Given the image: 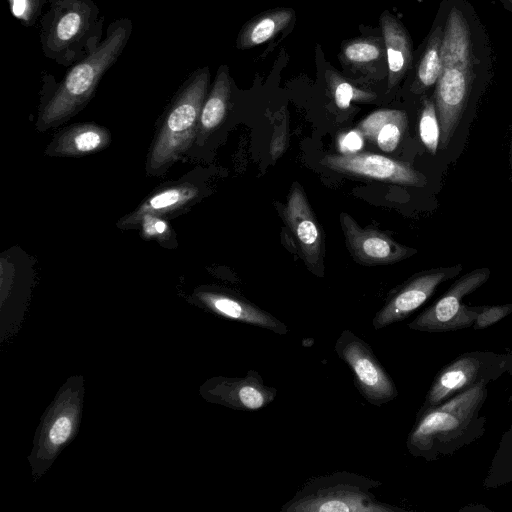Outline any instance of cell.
<instances>
[{"mask_svg":"<svg viewBox=\"0 0 512 512\" xmlns=\"http://www.w3.org/2000/svg\"><path fill=\"white\" fill-rule=\"evenodd\" d=\"M383 43L376 37L356 38L343 46L342 56L349 64H371L382 57L385 48Z\"/></svg>","mask_w":512,"mask_h":512,"instance_id":"25","label":"cell"},{"mask_svg":"<svg viewBox=\"0 0 512 512\" xmlns=\"http://www.w3.org/2000/svg\"><path fill=\"white\" fill-rule=\"evenodd\" d=\"M191 299L203 309L232 321L263 328L281 336L289 331L288 326L275 316L228 289L200 286L194 290Z\"/></svg>","mask_w":512,"mask_h":512,"instance_id":"16","label":"cell"},{"mask_svg":"<svg viewBox=\"0 0 512 512\" xmlns=\"http://www.w3.org/2000/svg\"><path fill=\"white\" fill-rule=\"evenodd\" d=\"M512 5V0H507Z\"/></svg>","mask_w":512,"mask_h":512,"instance_id":"34","label":"cell"},{"mask_svg":"<svg viewBox=\"0 0 512 512\" xmlns=\"http://www.w3.org/2000/svg\"><path fill=\"white\" fill-rule=\"evenodd\" d=\"M207 402L239 411H257L274 401L277 389L264 383L253 369L242 377L214 376L199 388Z\"/></svg>","mask_w":512,"mask_h":512,"instance_id":"14","label":"cell"},{"mask_svg":"<svg viewBox=\"0 0 512 512\" xmlns=\"http://www.w3.org/2000/svg\"><path fill=\"white\" fill-rule=\"evenodd\" d=\"M283 218L299 248L307 269L315 276L325 273V235L302 186L295 182L288 193Z\"/></svg>","mask_w":512,"mask_h":512,"instance_id":"12","label":"cell"},{"mask_svg":"<svg viewBox=\"0 0 512 512\" xmlns=\"http://www.w3.org/2000/svg\"><path fill=\"white\" fill-rule=\"evenodd\" d=\"M204 187L192 171L180 179L167 182L146 197L132 212L117 221V227L123 230L137 229L145 215H156L166 219L186 212L196 204L203 195Z\"/></svg>","mask_w":512,"mask_h":512,"instance_id":"15","label":"cell"},{"mask_svg":"<svg viewBox=\"0 0 512 512\" xmlns=\"http://www.w3.org/2000/svg\"><path fill=\"white\" fill-rule=\"evenodd\" d=\"M508 358H507V365H506V373L510 375L512 378V350L507 352Z\"/></svg>","mask_w":512,"mask_h":512,"instance_id":"33","label":"cell"},{"mask_svg":"<svg viewBox=\"0 0 512 512\" xmlns=\"http://www.w3.org/2000/svg\"><path fill=\"white\" fill-rule=\"evenodd\" d=\"M487 385L478 383L436 406L419 410L406 440L408 452L432 462L450 457L482 437L487 418L480 411L488 396Z\"/></svg>","mask_w":512,"mask_h":512,"instance_id":"2","label":"cell"},{"mask_svg":"<svg viewBox=\"0 0 512 512\" xmlns=\"http://www.w3.org/2000/svg\"><path fill=\"white\" fill-rule=\"evenodd\" d=\"M83 396V377L71 376L58 390L54 400L43 414L28 456L35 481L48 471L61 451L78 432Z\"/></svg>","mask_w":512,"mask_h":512,"instance_id":"7","label":"cell"},{"mask_svg":"<svg viewBox=\"0 0 512 512\" xmlns=\"http://www.w3.org/2000/svg\"><path fill=\"white\" fill-rule=\"evenodd\" d=\"M131 32L132 23L128 18L109 24L100 45L86 58L72 65L53 92L42 100L36 121L39 132L60 126L87 105L101 78L123 52Z\"/></svg>","mask_w":512,"mask_h":512,"instance_id":"3","label":"cell"},{"mask_svg":"<svg viewBox=\"0 0 512 512\" xmlns=\"http://www.w3.org/2000/svg\"><path fill=\"white\" fill-rule=\"evenodd\" d=\"M462 268L463 266L458 264L414 274L388 294L383 306L372 320L373 328L380 330L407 318L432 296L441 283L456 277Z\"/></svg>","mask_w":512,"mask_h":512,"instance_id":"11","label":"cell"},{"mask_svg":"<svg viewBox=\"0 0 512 512\" xmlns=\"http://www.w3.org/2000/svg\"><path fill=\"white\" fill-rule=\"evenodd\" d=\"M482 32L470 11L453 1L444 18L442 69L433 99L442 149H446L458 127L480 72L489 66Z\"/></svg>","mask_w":512,"mask_h":512,"instance_id":"1","label":"cell"},{"mask_svg":"<svg viewBox=\"0 0 512 512\" xmlns=\"http://www.w3.org/2000/svg\"><path fill=\"white\" fill-rule=\"evenodd\" d=\"M288 123L286 119L280 124L274 126L271 142L269 145V153L273 160L280 158L285 153L288 145Z\"/></svg>","mask_w":512,"mask_h":512,"instance_id":"32","label":"cell"},{"mask_svg":"<svg viewBox=\"0 0 512 512\" xmlns=\"http://www.w3.org/2000/svg\"><path fill=\"white\" fill-rule=\"evenodd\" d=\"M12 15L25 26H34L48 0H7Z\"/></svg>","mask_w":512,"mask_h":512,"instance_id":"29","label":"cell"},{"mask_svg":"<svg viewBox=\"0 0 512 512\" xmlns=\"http://www.w3.org/2000/svg\"><path fill=\"white\" fill-rule=\"evenodd\" d=\"M110 131L93 122L76 123L57 132L46 146L49 157H84L97 153L111 143Z\"/></svg>","mask_w":512,"mask_h":512,"instance_id":"18","label":"cell"},{"mask_svg":"<svg viewBox=\"0 0 512 512\" xmlns=\"http://www.w3.org/2000/svg\"><path fill=\"white\" fill-rule=\"evenodd\" d=\"M105 18L94 0H49L40 20V45L45 57L72 66L102 42Z\"/></svg>","mask_w":512,"mask_h":512,"instance_id":"5","label":"cell"},{"mask_svg":"<svg viewBox=\"0 0 512 512\" xmlns=\"http://www.w3.org/2000/svg\"><path fill=\"white\" fill-rule=\"evenodd\" d=\"M507 352H466L436 374L419 410L436 406L478 383H490L506 373Z\"/></svg>","mask_w":512,"mask_h":512,"instance_id":"8","label":"cell"},{"mask_svg":"<svg viewBox=\"0 0 512 512\" xmlns=\"http://www.w3.org/2000/svg\"><path fill=\"white\" fill-rule=\"evenodd\" d=\"M346 247L353 260L364 266L389 265L400 262L417 250L396 242L388 234L361 227L346 212L339 216Z\"/></svg>","mask_w":512,"mask_h":512,"instance_id":"17","label":"cell"},{"mask_svg":"<svg viewBox=\"0 0 512 512\" xmlns=\"http://www.w3.org/2000/svg\"><path fill=\"white\" fill-rule=\"evenodd\" d=\"M319 163L335 172L369 180L415 187L426 184V177L409 163L374 153L328 154Z\"/></svg>","mask_w":512,"mask_h":512,"instance_id":"13","label":"cell"},{"mask_svg":"<svg viewBox=\"0 0 512 512\" xmlns=\"http://www.w3.org/2000/svg\"><path fill=\"white\" fill-rule=\"evenodd\" d=\"M444 23H440L430 33L416 72V89L426 90L436 85L441 69V46Z\"/></svg>","mask_w":512,"mask_h":512,"instance_id":"23","label":"cell"},{"mask_svg":"<svg viewBox=\"0 0 512 512\" xmlns=\"http://www.w3.org/2000/svg\"><path fill=\"white\" fill-rule=\"evenodd\" d=\"M512 313V304L482 306L472 328H487Z\"/></svg>","mask_w":512,"mask_h":512,"instance_id":"30","label":"cell"},{"mask_svg":"<svg viewBox=\"0 0 512 512\" xmlns=\"http://www.w3.org/2000/svg\"><path fill=\"white\" fill-rule=\"evenodd\" d=\"M407 115L402 110L380 109L372 112L358 128L364 137L384 152H392L399 145L407 128Z\"/></svg>","mask_w":512,"mask_h":512,"instance_id":"21","label":"cell"},{"mask_svg":"<svg viewBox=\"0 0 512 512\" xmlns=\"http://www.w3.org/2000/svg\"><path fill=\"white\" fill-rule=\"evenodd\" d=\"M382 482L349 471L310 478L284 503L282 512H406L372 493Z\"/></svg>","mask_w":512,"mask_h":512,"instance_id":"6","label":"cell"},{"mask_svg":"<svg viewBox=\"0 0 512 512\" xmlns=\"http://www.w3.org/2000/svg\"><path fill=\"white\" fill-rule=\"evenodd\" d=\"M210 71H194L179 88L162 115L151 142L145 171L162 176L178 160L186 157L196 140L203 104L209 93Z\"/></svg>","mask_w":512,"mask_h":512,"instance_id":"4","label":"cell"},{"mask_svg":"<svg viewBox=\"0 0 512 512\" xmlns=\"http://www.w3.org/2000/svg\"><path fill=\"white\" fill-rule=\"evenodd\" d=\"M365 137L359 128L341 133L337 139V147L340 154L359 153L364 147Z\"/></svg>","mask_w":512,"mask_h":512,"instance_id":"31","label":"cell"},{"mask_svg":"<svg viewBox=\"0 0 512 512\" xmlns=\"http://www.w3.org/2000/svg\"><path fill=\"white\" fill-rule=\"evenodd\" d=\"M380 25L388 63L389 83L394 86L410 67L411 40L402 24L387 11L381 15Z\"/></svg>","mask_w":512,"mask_h":512,"instance_id":"20","label":"cell"},{"mask_svg":"<svg viewBox=\"0 0 512 512\" xmlns=\"http://www.w3.org/2000/svg\"><path fill=\"white\" fill-rule=\"evenodd\" d=\"M293 17V10L288 8L273 9L257 15L240 31L237 46L249 49L271 40L290 24Z\"/></svg>","mask_w":512,"mask_h":512,"instance_id":"22","label":"cell"},{"mask_svg":"<svg viewBox=\"0 0 512 512\" xmlns=\"http://www.w3.org/2000/svg\"><path fill=\"white\" fill-rule=\"evenodd\" d=\"M509 483H512V424L500 438L482 486L493 489Z\"/></svg>","mask_w":512,"mask_h":512,"instance_id":"24","label":"cell"},{"mask_svg":"<svg viewBox=\"0 0 512 512\" xmlns=\"http://www.w3.org/2000/svg\"><path fill=\"white\" fill-rule=\"evenodd\" d=\"M137 229L145 240H154L165 248L177 247V239L168 219L156 215H145Z\"/></svg>","mask_w":512,"mask_h":512,"instance_id":"28","label":"cell"},{"mask_svg":"<svg viewBox=\"0 0 512 512\" xmlns=\"http://www.w3.org/2000/svg\"><path fill=\"white\" fill-rule=\"evenodd\" d=\"M489 276L490 270L487 267L464 274L436 302L408 323V328L440 333L472 327L482 306H468L462 300L482 286Z\"/></svg>","mask_w":512,"mask_h":512,"instance_id":"9","label":"cell"},{"mask_svg":"<svg viewBox=\"0 0 512 512\" xmlns=\"http://www.w3.org/2000/svg\"><path fill=\"white\" fill-rule=\"evenodd\" d=\"M418 129L421 142L432 155H435L440 143V126L433 99H424Z\"/></svg>","mask_w":512,"mask_h":512,"instance_id":"27","label":"cell"},{"mask_svg":"<svg viewBox=\"0 0 512 512\" xmlns=\"http://www.w3.org/2000/svg\"><path fill=\"white\" fill-rule=\"evenodd\" d=\"M231 92L229 70L226 65H222L203 104L196 140L186 157L205 148L212 136L224 124L229 110Z\"/></svg>","mask_w":512,"mask_h":512,"instance_id":"19","label":"cell"},{"mask_svg":"<svg viewBox=\"0 0 512 512\" xmlns=\"http://www.w3.org/2000/svg\"><path fill=\"white\" fill-rule=\"evenodd\" d=\"M334 349L352 371L354 385L367 402L380 407L398 396L394 381L371 346L362 338L344 329L339 334Z\"/></svg>","mask_w":512,"mask_h":512,"instance_id":"10","label":"cell"},{"mask_svg":"<svg viewBox=\"0 0 512 512\" xmlns=\"http://www.w3.org/2000/svg\"><path fill=\"white\" fill-rule=\"evenodd\" d=\"M326 78L335 104L340 109L349 108L351 102H369L376 98L375 93L355 87L334 72L329 71Z\"/></svg>","mask_w":512,"mask_h":512,"instance_id":"26","label":"cell"}]
</instances>
